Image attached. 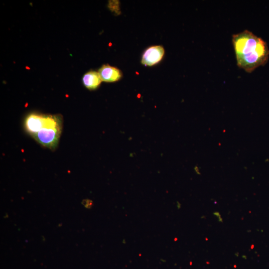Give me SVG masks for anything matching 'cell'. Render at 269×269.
I'll list each match as a JSON object with an SVG mask.
<instances>
[{
    "label": "cell",
    "instance_id": "obj_1",
    "mask_svg": "<svg viewBox=\"0 0 269 269\" xmlns=\"http://www.w3.org/2000/svg\"><path fill=\"white\" fill-rule=\"evenodd\" d=\"M232 43L238 67L248 73L265 65L269 59L267 43L248 30L232 35Z\"/></svg>",
    "mask_w": 269,
    "mask_h": 269
},
{
    "label": "cell",
    "instance_id": "obj_2",
    "mask_svg": "<svg viewBox=\"0 0 269 269\" xmlns=\"http://www.w3.org/2000/svg\"><path fill=\"white\" fill-rule=\"evenodd\" d=\"M60 130V127L43 128L34 135V137L43 146L53 148L57 143Z\"/></svg>",
    "mask_w": 269,
    "mask_h": 269
},
{
    "label": "cell",
    "instance_id": "obj_3",
    "mask_svg": "<svg viewBox=\"0 0 269 269\" xmlns=\"http://www.w3.org/2000/svg\"><path fill=\"white\" fill-rule=\"evenodd\" d=\"M164 52V49L161 45L150 46L143 52L142 56L141 63L148 66L154 65L162 60Z\"/></svg>",
    "mask_w": 269,
    "mask_h": 269
},
{
    "label": "cell",
    "instance_id": "obj_4",
    "mask_svg": "<svg viewBox=\"0 0 269 269\" xmlns=\"http://www.w3.org/2000/svg\"><path fill=\"white\" fill-rule=\"evenodd\" d=\"M46 116L32 114L25 120V126L27 131L30 134H36L45 125Z\"/></svg>",
    "mask_w": 269,
    "mask_h": 269
},
{
    "label": "cell",
    "instance_id": "obj_5",
    "mask_svg": "<svg viewBox=\"0 0 269 269\" xmlns=\"http://www.w3.org/2000/svg\"><path fill=\"white\" fill-rule=\"evenodd\" d=\"M102 81L114 82L119 80L122 76L121 71L116 67L104 65L98 71Z\"/></svg>",
    "mask_w": 269,
    "mask_h": 269
},
{
    "label": "cell",
    "instance_id": "obj_6",
    "mask_svg": "<svg viewBox=\"0 0 269 269\" xmlns=\"http://www.w3.org/2000/svg\"><path fill=\"white\" fill-rule=\"evenodd\" d=\"M84 86L90 90L98 87L102 80L98 72L90 71L85 73L82 78Z\"/></svg>",
    "mask_w": 269,
    "mask_h": 269
},
{
    "label": "cell",
    "instance_id": "obj_7",
    "mask_svg": "<svg viewBox=\"0 0 269 269\" xmlns=\"http://www.w3.org/2000/svg\"><path fill=\"white\" fill-rule=\"evenodd\" d=\"M82 204L87 209H91L93 206L94 203L92 200L86 199L82 201Z\"/></svg>",
    "mask_w": 269,
    "mask_h": 269
},
{
    "label": "cell",
    "instance_id": "obj_8",
    "mask_svg": "<svg viewBox=\"0 0 269 269\" xmlns=\"http://www.w3.org/2000/svg\"><path fill=\"white\" fill-rule=\"evenodd\" d=\"M213 215L217 217L218 221L219 222H223V219L222 218L221 215L219 212L216 211L213 212Z\"/></svg>",
    "mask_w": 269,
    "mask_h": 269
}]
</instances>
